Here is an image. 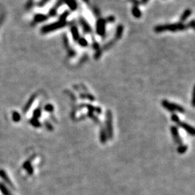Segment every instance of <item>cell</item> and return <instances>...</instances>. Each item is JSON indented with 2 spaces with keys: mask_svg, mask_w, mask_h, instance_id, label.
I'll list each match as a JSON object with an SVG mask.
<instances>
[{
  "mask_svg": "<svg viewBox=\"0 0 195 195\" xmlns=\"http://www.w3.org/2000/svg\"><path fill=\"white\" fill-rule=\"evenodd\" d=\"M186 27L184 24L182 23H173V24H167V25H157L154 28V31L155 32H162L165 31L171 32H177V31H182L185 30Z\"/></svg>",
  "mask_w": 195,
  "mask_h": 195,
  "instance_id": "6da1fadb",
  "label": "cell"
},
{
  "mask_svg": "<svg viewBox=\"0 0 195 195\" xmlns=\"http://www.w3.org/2000/svg\"><path fill=\"white\" fill-rule=\"evenodd\" d=\"M66 21H61V20H59V21L55 22V23H53L51 24H48L47 25H44V27H42L41 31L43 34H47L49 33V32L55 31V30H58V29H60L64 28L66 25Z\"/></svg>",
  "mask_w": 195,
  "mask_h": 195,
  "instance_id": "7a4b0ae2",
  "label": "cell"
},
{
  "mask_svg": "<svg viewBox=\"0 0 195 195\" xmlns=\"http://www.w3.org/2000/svg\"><path fill=\"white\" fill-rule=\"evenodd\" d=\"M162 106L165 108L166 110H168L170 112H177L179 113H181V114H184V113H185L184 109L182 106H181L180 105H179V104H177V103H170L166 100H162Z\"/></svg>",
  "mask_w": 195,
  "mask_h": 195,
  "instance_id": "3957f363",
  "label": "cell"
},
{
  "mask_svg": "<svg viewBox=\"0 0 195 195\" xmlns=\"http://www.w3.org/2000/svg\"><path fill=\"white\" fill-rule=\"evenodd\" d=\"M106 131L108 138L112 139L114 136L112 124V113L110 110H108L106 112Z\"/></svg>",
  "mask_w": 195,
  "mask_h": 195,
  "instance_id": "277c9868",
  "label": "cell"
},
{
  "mask_svg": "<svg viewBox=\"0 0 195 195\" xmlns=\"http://www.w3.org/2000/svg\"><path fill=\"white\" fill-rule=\"evenodd\" d=\"M106 20L105 19L100 18L96 23V32L100 36H104L106 34Z\"/></svg>",
  "mask_w": 195,
  "mask_h": 195,
  "instance_id": "5b68a950",
  "label": "cell"
},
{
  "mask_svg": "<svg viewBox=\"0 0 195 195\" xmlns=\"http://www.w3.org/2000/svg\"><path fill=\"white\" fill-rule=\"evenodd\" d=\"M171 134L173 135V137H174L175 143H177L178 145L182 144V140H181L180 136H179V130H178L177 126H171Z\"/></svg>",
  "mask_w": 195,
  "mask_h": 195,
  "instance_id": "8992f818",
  "label": "cell"
},
{
  "mask_svg": "<svg viewBox=\"0 0 195 195\" xmlns=\"http://www.w3.org/2000/svg\"><path fill=\"white\" fill-rule=\"evenodd\" d=\"M177 124L179 126H181L182 129H184L187 133H189L191 136H194V129L193 126H191L189 124H188L186 122H182V121H179V122L177 123Z\"/></svg>",
  "mask_w": 195,
  "mask_h": 195,
  "instance_id": "52a82bcc",
  "label": "cell"
},
{
  "mask_svg": "<svg viewBox=\"0 0 195 195\" xmlns=\"http://www.w3.org/2000/svg\"><path fill=\"white\" fill-rule=\"evenodd\" d=\"M80 23L81 25L82 28H83L84 32H86V33H89L92 31V28L90 27V25H89L88 22L85 20L84 18H80Z\"/></svg>",
  "mask_w": 195,
  "mask_h": 195,
  "instance_id": "ba28073f",
  "label": "cell"
},
{
  "mask_svg": "<svg viewBox=\"0 0 195 195\" xmlns=\"http://www.w3.org/2000/svg\"><path fill=\"white\" fill-rule=\"evenodd\" d=\"M70 30H71V34H72V38H73V39L75 41H78V39L80 38V32H79V30H78V28H77L75 25H73V26L71 28V29H70Z\"/></svg>",
  "mask_w": 195,
  "mask_h": 195,
  "instance_id": "9c48e42d",
  "label": "cell"
},
{
  "mask_svg": "<svg viewBox=\"0 0 195 195\" xmlns=\"http://www.w3.org/2000/svg\"><path fill=\"white\" fill-rule=\"evenodd\" d=\"M64 2L69 7L70 10H72V11H75L78 8V3L76 2L75 0H65Z\"/></svg>",
  "mask_w": 195,
  "mask_h": 195,
  "instance_id": "30bf717a",
  "label": "cell"
},
{
  "mask_svg": "<svg viewBox=\"0 0 195 195\" xmlns=\"http://www.w3.org/2000/svg\"><path fill=\"white\" fill-rule=\"evenodd\" d=\"M100 143H101L102 144H104V143H106L108 140V135H107L106 131V129H104L103 127H101V129H100Z\"/></svg>",
  "mask_w": 195,
  "mask_h": 195,
  "instance_id": "8fae6325",
  "label": "cell"
},
{
  "mask_svg": "<svg viewBox=\"0 0 195 195\" xmlns=\"http://www.w3.org/2000/svg\"><path fill=\"white\" fill-rule=\"evenodd\" d=\"M48 19V17L47 15L44 14H37L34 16L33 20L35 23H42V22L45 21Z\"/></svg>",
  "mask_w": 195,
  "mask_h": 195,
  "instance_id": "7c38bea8",
  "label": "cell"
},
{
  "mask_svg": "<svg viewBox=\"0 0 195 195\" xmlns=\"http://www.w3.org/2000/svg\"><path fill=\"white\" fill-rule=\"evenodd\" d=\"M131 13H132L133 16L136 18H140V17L142 16V13L140 11V10L138 8V7H137L136 5H134L133 7L132 10H131Z\"/></svg>",
  "mask_w": 195,
  "mask_h": 195,
  "instance_id": "4fadbf2b",
  "label": "cell"
},
{
  "mask_svg": "<svg viewBox=\"0 0 195 195\" xmlns=\"http://www.w3.org/2000/svg\"><path fill=\"white\" fill-rule=\"evenodd\" d=\"M123 32H124V27H123V25H119V26L117 27V28H116V39H120L121 38V36H122Z\"/></svg>",
  "mask_w": 195,
  "mask_h": 195,
  "instance_id": "5bb4252c",
  "label": "cell"
},
{
  "mask_svg": "<svg viewBox=\"0 0 195 195\" xmlns=\"http://www.w3.org/2000/svg\"><path fill=\"white\" fill-rule=\"evenodd\" d=\"M191 15V10H189V9L186 10L185 11H184V13H183V14L181 15V22L185 21L186 19L189 18V17Z\"/></svg>",
  "mask_w": 195,
  "mask_h": 195,
  "instance_id": "9a60e30c",
  "label": "cell"
},
{
  "mask_svg": "<svg viewBox=\"0 0 195 195\" xmlns=\"http://www.w3.org/2000/svg\"><path fill=\"white\" fill-rule=\"evenodd\" d=\"M187 149H188L187 145L181 144V145H179V147H178L177 151H178V153H179L184 154V153H186V150H187Z\"/></svg>",
  "mask_w": 195,
  "mask_h": 195,
  "instance_id": "2e32d148",
  "label": "cell"
},
{
  "mask_svg": "<svg viewBox=\"0 0 195 195\" xmlns=\"http://www.w3.org/2000/svg\"><path fill=\"white\" fill-rule=\"evenodd\" d=\"M78 44H79V45L83 47H85L88 45V41H87L85 38H83V37H80L78 40Z\"/></svg>",
  "mask_w": 195,
  "mask_h": 195,
  "instance_id": "e0dca14e",
  "label": "cell"
},
{
  "mask_svg": "<svg viewBox=\"0 0 195 195\" xmlns=\"http://www.w3.org/2000/svg\"><path fill=\"white\" fill-rule=\"evenodd\" d=\"M44 109H45L46 112H52L53 111H54V106H53L52 104L49 103V104H47V105L45 106Z\"/></svg>",
  "mask_w": 195,
  "mask_h": 195,
  "instance_id": "ac0fdd59",
  "label": "cell"
},
{
  "mask_svg": "<svg viewBox=\"0 0 195 195\" xmlns=\"http://www.w3.org/2000/svg\"><path fill=\"white\" fill-rule=\"evenodd\" d=\"M35 97H36V95H32V96L31 98H30V100H29V101L28 102V103H27L26 106H25V110H27V109H28L30 107V106H31V104L32 103H33L34 100H35Z\"/></svg>",
  "mask_w": 195,
  "mask_h": 195,
  "instance_id": "d6986e66",
  "label": "cell"
},
{
  "mask_svg": "<svg viewBox=\"0 0 195 195\" xmlns=\"http://www.w3.org/2000/svg\"><path fill=\"white\" fill-rule=\"evenodd\" d=\"M69 15V12L65 11L64 13H62L59 17V20H61V21H66V19Z\"/></svg>",
  "mask_w": 195,
  "mask_h": 195,
  "instance_id": "ffe728a7",
  "label": "cell"
},
{
  "mask_svg": "<svg viewBox=\"0 0 195 195\" xmlns=\"http://www.w3.org/2000/svg\"><path fill=\"white\" fill-rule=\"evenodd\" d=\"M41 115V109H37L34 112V116L35 118H39Z\"/></svg>",
  "mask_w": 195,
  "mask_h": 195,
  "instance_id": "44dd1931",
  "label": "cell"
},
{
  "mask_svg": "<svg viewBox=\"0 0 195 195\" xmlns=\"http://www.w3.org/2000/svg\"><path fill=\"white\" fill-rule=\"evenodd\" d=\"M31 124L33 125L34 126H35V127H38V126H41V124L40 122H39L37 120V119H33L31 121Z\"/></svg>",
  "mask_w": 195,
  "mask_h": 195,
  "instance_id": "7402d4cb",
  "label": "cell"
},
{
  "mask_svg": "<svg viewBox=\"0 0 195 195\" xmlns=\"http://www.w3.org/2000/svg\"><path fill=\"white\" fill-rule=\"evenodd\" d=\"M171 120L174 121V122H175V123H177L179 122V116H178L177 115H176V114H173V115L171 116Z\"/></svg>",
  "mask_w": 195,
  "mask_h": 195,
  "instance_id": "603a6c76",
  "label": "cell"
},
{
  "mask_svg": "<svg viewBox=\"0 0 195 195\" xmlns=\"http://www.w3.org/2000/svg\"><path fill=\"white\" fill-rule=\"evenodd\" d=\"M106 20V23H114L115 21V18L114 16H109L108 17Z\"/></svg>",
  "mask_w": 195,
  "mask_h": 195,
  "instance_id": "cb8c5ba5",
  "label": "cell"
},
{
  "mask_svg": "<svg viewBox=\"0 0 195 195\" xmlns=\"http://www.w3.org/2000/svg\"><path fill=\"white\" fill-rule=\"evenodd\" d=\"M49 0H41L40 1H39V3H38V5L40 7H43V6H44V5H45L46 4H47V3L48 2V1H49Z\"/></svg>",
  "mask_w": 195,
  "mask_h": 195,
  "instance_id": "d4e9b609",
  "label": "cell"
},
{
  "mask_svg": "<svg viewBox=\"0 0 195 195\" xmlns=\"http://www.w3.org/2000/svg\"><path fill=\"white\" fill-rule=\"evenodd\" d=\"M189 26L192 29L194 28V20H192L190 23H189Z\"/></svg>",
  "mask_w": 195,
  "mask_h": 195,
  "instance_id": "484cf974",
  "label": "cell"
},
{
  "mask_svg": "<svg viewBox=\"0 0 195 195\" xmlns=\"http://www.w3.org/2000/svg\"><path fill=\"white\" fill-rule=\"evenodd\" d=\"M129 1H131H131H132V2L134 3V4L136 5V6L138 4V3H139V2H138L137 0H129Z\"/></svg>",
  "mask_w": 195,
  "mask_h": 195,
  "instance_id": "4316f807",
  "label": "cell"
},
{
  "mask_svg": "<svg viewBox=\"0 0 195 195\" xmlns=\"http://www.w3.org/2000/svg\"><path fill=\"white\" fill-rule=\"evenodd\" d=\"M149 1V0H141V3L142 4H146L147 2Z\"/></svg>",
  "mask_w": 195,
  "mask_h": 195,
  "instance_id": "83f0119b",
  "label": "cell"
},
{
  "mask_svg": "<svg viewBox=\"0 0 195 195\" xmlns=\"http://www.w3.org/2000/svg\"><path fill=\"white\" fill-rule=\"evenodd\" d=\"M83 1H85V2H88V0H83Z\"/></svg>",
  "mask_w": 195,
  "mask_h": 195,
  "instance_id": "f1b7e54d",
  "label": "cell"
}]
</instances>
